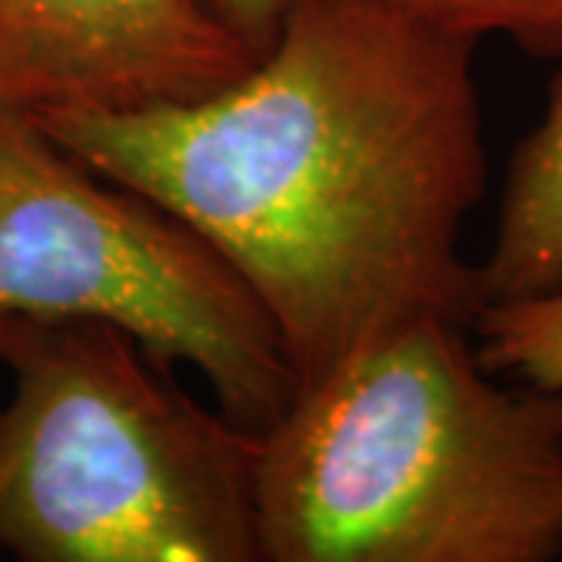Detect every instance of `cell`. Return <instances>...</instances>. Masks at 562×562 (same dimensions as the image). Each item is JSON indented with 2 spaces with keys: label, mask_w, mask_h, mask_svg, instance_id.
<instances>
[{
  "label": "cell",
  "mask_w": 562,
  "mask_h": 562,
  "mask_svg": "<svg viewBox=\"0 0 562 562\" xmlns=\"http://www.w3.org/2000/svg\"><path fill=\"white\" fill-rule=\"evenodd\" d=\"M472 60L475 41L387 0H294L269 50L206 98L29 116L198 228L301 387L391 328L482 310L460 250L487 184Z\"/></svg>",
  "instance_id": "1"
},
{
  "label": "cell",
  "mask_w": 562,
  "mask_h": 562,
  "mask_svg": "<svg viewBox=\"0 0 562 562\" xmlns=\"http://www.w3.org/2000/svg\"><path fill=\"white\" fill-rule=\"evenodd\" d=\"M472 325L391 328L262 431L260 562L562 557V391L503 384Z\"/></svg>",
  "instance_id": "2"
},
{
  "label": "cell",
  "mask_w": 562,
  "mask_h": 562,
  "mask_svg": "<svg viewBox=\"0 0 562 562\" xmlns=\"http://www.w3.org/2000/svg\"><path fill=\"white\" fill-rule=\"evenodd\" d=\"M0 550L25 562H260L262 431L125 328L0 319Z\"/></svg>",
  "instance_id": "3"
},
{
  "label": "cell",
  "mask_w": 562,
  "mask_h": 562,
  "mask_svg": "<svg viewBox=\"0 0 562 562\" xmlns=\"http://www.w3.org/2000/svg\"><path fill=\"white\" fill-rule=\"evenodd\" d=\"M13 316L113 322L157 360L191 366L254 431L297 394L272 319L198 228L0 101V319Z\"/></svg>",
  "instance_id": "4"
},
{
  "label": "cell",
  "mask_w": 562,
  "mask_h": 562,
  "mask_svg": "<svg viewBox=\"0 0 562 562\" xmlns=\"http://www.w3.org/2000/svg\"><path fill=\"white\" fill-rule=\"evenodd\" d=\"M254 63L194 0H0V101L25 113L188 103Z\"/></svg>",
  "instance_id": "5"
},
{
  "label": "cell",
  "mask_w": 562,
  "mask_h": 562,
  "mask_svg": "<svg viewBox=\"0 0 562 562\" xmlns=\"http://www.w3.org/2000/svg\"><path fill=\"white\" fill-rule=\"evenodd\" d=\"M562 284V72L550 81L541 122L506 169L497 235L479 266L482 303L519 301Z\"/></svg>",
  "instance_id": "6"
},
{
  "label": "cell",
  "mask_w": 562,
  "mask_h": 562,
  "mask_svg": "<svg viewBox=\"0 0 562 562\" xmlns=\"http://www.w3.org/2000/svg\"><path fill=\"white\" fill-rule=\"evenodd\" d=\"M472 331L479 360L491 375L562 391V284L535 297L482 303Z\"/></svg>",
  "instance_id": "7"
},
{
  "label": "cell",
  "mask_w": 562,
  "mask_h": 562,
  "mask_svg": "<svg viewBox=\"0 0 562 562\" xmlns=\"http://www.w3.org/2000/svg\"><path fill=\"white\" fill-rule=\"evenodd\" d=\"M438 32L479 41L503 35L535 57H562V0H387Z\"/></svg>",
  "instance_id": "8"
},
{
  "label": "cell",
  "mask_w": 562,
  "mask_h": 562,
  "mask_svg": "<svg viewBox=\"0 0 562 562\" xmlns=\"http://www.w3.org/2000/svg\"><path fill=\"white\" fill-rule=\"evenodd\" d=\"M206 16L220 22L228 35L260 57L269 50L281 29V20L294 0H194Z\"/></svg>",
  "instance_id": "9"
}]
</instances>
